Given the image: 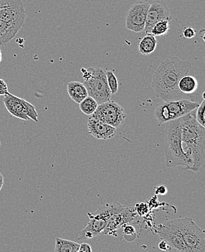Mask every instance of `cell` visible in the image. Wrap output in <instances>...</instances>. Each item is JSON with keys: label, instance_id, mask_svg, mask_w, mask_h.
Returning a JSON list of instances; mask_svg holds the SVG:
<instances>
[{"label": "cell", "instance_id": "6da1fadb", "mask_svg": "<svg viewBox=\"0 0 205 252\" xmlns=\"http://www.w3.org/2000/svg\"><path fill=\"white\" fill-rule=\"evenodd\" d=\"M191 68V62L180 60L176 56L162 61L153 74L151 83L156 96L165 102L188 99L200 104V94L185 95L178 89L180 79L188 74Z\"/></svg>", "mask_w": 205, "mask_h": 252}, {"label": "cell", "instance_id": "7a4b0ae2", "mask_svg": "<svg viewBox=\"0 0 205 252\" xmlns=\"http://www.w3.org/2000/svg\"><path fill=\"white\" fill-rule=\"evenodd\" d=\"M165 153L166 166H186L181 136V118L165 124Z\"/></svg>", "mask_w": 205, "mask_h": 252}, {"label": "cell", "instance_id": "3957f363", "mask_svg": "<svg viewBox=\"0 0 205 252\" xmlns=\"http://www.w3.org/2000/svg\"><path fill=\"white\" fill-rule=\"evenodd\" d=\"M83 85L88 91V96L92 97L98 104L110 101L112 94L108 86L104 69L96 67L82 68Z\"/></svg>", "mask_w": 205, "mask_h": 252}, {"label": "cell", "instance_id": "277c9868", "mask_svg": "<svg viewBox=\"0 0 205 252\" xmlns=\"http://www.w3.org/2000/svg\"><path fill=\"white\" fill-rule=\"evenodd\" d=\"M191 252H205V233L191 218L173 220Z\"/></svg>", "mask_w": 205, "mask_h": 252}, {"label": "cell", "instance_id": "5b68a950", "mask_svg": "<svg viewBox=\"0 0 205 252\" xmlns=\"http://www.w3.org/2000/svg\"><path fill=\"white\" fill-rule=\"evenodd\" d=\"M195 111L181 118V136L183 146L205 152V129L195 118Z\"/></svg>", "mask_w": 205, "mask_h": 252}, {"label": "cell", "instance_id": "8992f818", "mask_svg": "<svg viewBox=\"0 0 205 252\" xmlns=\"http://www.w3.org/2000/svg\"><path fill=\"white\" fill-rule=\"evenodd\" d=\"M112 213V204L103 205L98 207L95 213H88L89 218V222L80 232L77 239L79 241H85L103 234Z\"/></svg>", "mask_w": 205, "mask_h": 252}, {"label": "cell", "instance_id": "52a82bcc", "mask_svg": "<svg viewBox=\"0 0 205 252\" xmlns=\"http://www.w3.org/2000/svg\"><path fill=\"white\" fill-rule=\"evenodd\" d=\"M27 18L22 0H0V20L18 30L24 26Z\"/></svg>", "mask_w": 205, "mask_h": 252}, {"label": "cell", "instance_id": "ba28073f", "mask_svg": "<svg viewBox=\"0 0 205 252\" xmlns=\"http://www.w3.org/2000/svg\"><path fill=\"white\" fill-rule=\"evenodd\" d=\"M3 102L12 116L22 121H31L38 123V113L33 104L24 98L8 94L4 95Z\"/></svg>", "mask_w": 205, "mask_h": 252}, {"label": "cell", "instance_id": "9c48e42d", "mask_svg": "<svg viewBox=\"0 0 205 252\" xmlns=\"http://www.w3.org/2000/svg\"><path fill=\"white\" fill-rule=\"evenodd\" d=\"M137 215L134 208L112 203V215L103 234L117 237L118 230L132 222Z\"/></svg>", "mask_w": 205, "mask_h": 252}, {"label": "cell", "instance_id": "30bf717a", "mask_svg": "<svg viewBox=\"0 0 205 252\" xmlns=\"http://www.w3.org/2000/svg\"><path fill=\"white\" fill-rule=\"evenodd\" d=\"M89 117L118 128L125 121L126 113L121 105L110 100L98 104L95 112Z\"/></svg>", "mask_w": 205, "mask_h": 252}, {"label": "cell", "instance_id": "8fae6325", "mask_svg": "<svg viewBox=\"0 0 205 252\" xmlns=\"http://www.w3.org/2000/svg\"><path fill=\"white\" fill-rule=\"evenodd\" d=\"M156 231L161 239L168 242L169 245L168 252H191L173 220L159 224L156 227Z\"/></svg>", "mask_w": 205, "mask_h": 252}, {"label": "cell", "instance_id": "7c38bea8", "mask_svg": "<svg viewBox=\"0 0 205 252\" xmlns=\"http://www.w3.org/2000/svg\"><path fill=\"white\" fill-rule=\"evenodd\" d=\"M149 6V3L144 1H136L132 4L126 17V28L135 33H141L144 31Z\"/></svg>", "mask_w": 205, "mask_h": 252}, {"label": "cell", "instance_id": "4fadbf2b", "mask_svg": "<svg viewBox=\"0 0 205 252\" xmlns=\"http://www.w3.org/2000/svg\"><path fill=\"white\" fill-rule=\"evenodd\" d=\"M171 20V10L168 4L162 0H155L148 7L144 31L146 34H150L155 24L161 21Z\"/></svg>", "mask_w": 205, "mask_h": 252}, {"label": "cell", "instance_id": "5bb4252c", "mask_svg": "<svg viewBox=\"0 0 205 252\" xmlns=\"http://www.w3.org/2000/svg\"><path fill=\"white\" fill-rule=\"evenodd\" d=\"M165 104L168 109L170 121H172L179 119L196 110L200 104L188 99H181L165 102Z\"/></svg>", "mask_w": 205, "mask_h": 252}, {"label": "cell", "instance_id": "9a60e30c", "mask_svg": "<svg viewBox=\"0 0 205 252\" xmlns=\"http://www.w3.org/2000/svg\"><path fill=\"white\" fill-rule=\"evenodd\" d=\"M88 133L101 140H109L115 137L117 128L103 121L89 117L88 122Z\"/></svg>", "mask_w": 205, "mask_h": 252}, {"label": "cell", "instance_id": "2e32d148", "mask_svg": "<svg viewBox=\"0 0 205 252\" xmlns=\"http://www.w3.org/2000/svg\"><path fill=\"white\" fill-rule=\"evenodd\" d=\"M183 149L186 162V170L197 172L201 169L205 161V152L187 146L183 145Z\"/></svg>", "mask_w": 205, "mask_h": 252}, {"label": "cell", "instance_id": "e0dca14e", "mask_svg": "<svg viewBox=\"0 0 205 252\" xmlns=\"http://www.w3.org/2000/svg\"><path fill=\"white\" fill-rule=\"evenodd\" d=\"M68 95L73 101L80 104L85 98L88 96V91L83 83L77 81L70 82L68 83Z\"/></svg>", "mask_w": 205, "mask_h": 252}, {"label": "cell", "instance_id": "ac0fdd59", "mask_svg": "<svg viewBox=\"0 0 205 252\" xmlns=\"http://www.w3.org/2000/svg\"><path fill=\"white\" fill-rule=\"evenodd\" d=\"M198 81L194 76L186 75L181 77L178 83V89L185 95H191L195 94L198 89Z\"/></svg>", "mask_w": 205, "mask_h": 252}, {"label": "cell", "instance_id": "d6986e66", "mask_svg": "<svg viewBox=\"0 0 205 252\" xmlns=\"http://www.w3.org/2000/svg\"><path fill=\"white\" fill-rule=\"evenodd\" d=\"M157 42L156 36H153L151 34H146L140 41L139 45H138L139 52L144 56H148V55L152 54L156 50Z\"/></svg>", "mask_w": 205, "mask_h": 252}, {"label": "cell", "instance_id": "ffe728a7", "mask_svg": "<svg viewBox=\"0 0 205 252\" xmlns=\"http://www.w3.org/2000/svg\"><path fill=\"white\" fill-rule=\"evenodd\" d=\"M19 32L7 23L0 20V47L8 43Z\"/></svg>", "mask_w": 205, "mask_h": 252}, {"label": "cell", "instance_id": "44dd1931", "mask_svg": "<svg viewBox=\"0 0 205 252\" xmlns=\"http://www.w3.org/2000/svg\"><path fill=\"white\" fill-rule=\"evenodd\" d=\"M80 244L69 240L56 238L54 252H74L78 251Z\"/></svg>", "mask_w": 205, "mask_h": 252}, {"label": "cell", "instance_id": "7402d4cb", "mask_svg": "<svg viewBox=\"0 0 205 252\" xmlns=\"http://www.w3.org/2000/svg\"><path fill=\"white\" fill-rule=\"evenodd\" d=\"M98 104L93 98L88 96L80 104V109L85 115L90 116L98 108Z\"/></svg>", "mask_w": 205, "mask_h": 252}, {"label": "cell", "instance_id": "603a6c76", "mask_svg": "<svg viewBox=\"0 0 205 252\" xmlns=\"http://www.w3.org/2000/svg\"><path fill=\"white\" fill-rule=\"evenodd\" d=\"M170 21H161L155 24L150 34L154 36H165L170 30Z\"/></svg>", "mask_w": 205, "mask_h": 252}, {"label": "cell", "instance_id": "cb8c5ba5", "mask_svg": "<svg viewBox=\"0 0 205 252\" xmlns=\"http://www.w3.org/2000/svg\"><path fill=\"white\" fill-rule=\"evenodd\" d=\"M106 79H107L108 86L110 89L112 95L116 94L118 92L119 89V85H118V80L115 76V73L112 71H106Z\"/></svg>", "mask_w": 205, "mask_h": 252}, {"label": "cell", "instance_id": "d4e9b609", "mask_svg": "<svg viewBox=\"0 0 205 252\" xmlns=\"http://www.w3.org/2000/svg\"><path fill=\"white\" fill-rule=\"evenodd\" d=\"M123 238L128 242H133L137 238V233L134 226L130 224L124 226L122 233Z\"/></svg>", "mask_w": 205, "mask_h": 252}, {"label": "cell", "instance_id": "484cf974", "mask_svg": "<svg viewBox=\"0 0 205 252\" xmlns=\"http://www.w3.org/2000/svg\"><path fill=\"white\" fill-rule=\"evenodd\" d=\"M205 99H203L200 103V106L197 107V112L195 113V118L197 122L200 125L204 126L205 127Z\"/></svg>", "mask_w": 205, "mask_h": 252}, {"label": "cell", "instance_id": "4316f807", "mask_svg": "<svg viewBox=\"0 0 205 252\" xmlns=\"http://www.w3.org/2000/svg\"><path fill=\"white\" fill-rule=\"evenodd\" d=\"M134 209L136 210L137 215L141 217H144L148 215L150 209L149 207H148V203H137Z\"/></svg>", "mask_w": 205, "mask_h": 252}, {"label": "cell", "instance_id": "83f0119b", "mask_svg": "<svg viewBox=\"0 0 205 252\" xmlns=\"http://www.w3.org/2000/svg\"><path fill=\"white\" fill-rule=\"evenodd\" d=\"M196 34L197 32L192 27H186L183 32V35L186 39H192L196 36Z\"/></svg>", "mask_w": 205, "mask_h": 252}, {"label": "cell", "instance_id": "f1b7e54d", "mask_svg": "<svg viewBox=\"0 0 205 252\" xmlns=\"http://www.w3.org/2000/svg\"><path fill=\"white\" fill-rule=\"evenodd\" d=\"M168 193V189L164 185H160L155 188V195H165Z\"/></svg>", "mask_w": 205, "mask_h": 252}, {"label": "cell", "instance_id": "f546056e", "mask_svg": "<svg viewBox=\"0 0 205 252\" xmlns=\"http://www.w3.org/2000/svg\"><path fill=\"white\" fill-rule=\"evenodd\" d=\"M8 88L4 80L0 78V95H4L8 94Z\"/></svg>", "mask_w": 205, "mask_h": 252}, {"label": "cell", "instance_id": "4dcf8cb0", "mask_svg": "<svg viewBox=\"0 0 205 252\" xmlns=\"http://www.w3.org/2000/svg\"><path fill=\"white\" fill-rule=\"evenodd\" d=\"M78 252H92V248H91L90 245H89V244H87V243H83V244H80Z\"/></svg>", "mask_w": 205, "mask_h": 252}, {"label": "cell", "instance_id": "1f68e13d", "mask_svg": "<svg viewBox=\"0 0 205 252\" xmlns=\"http://www.w3.org/2000/svg\"><path fill=\"white\" fill-rule=\"evenodd\" d=\"M159 248L162 251L168 252V250H169V245H168V242L165 241V240H162L160 243H159Z\"/></svg>", "mask_w": 205, "mask_h": 252}, {"label": "cell", "instance_id": "d6a6232c", "mask_svg": "<svg viewBox=\"0 0 205 252\" xmlns=\"http://www.w3.org/2000/svg\"><path fill=\"white\" fill-rule=\"evenodd\" d=\"M3 185H4V177H3L2 174L0 173V191L2 188Z\"/></svg>", "mask_w": 205, "mask_h": 252}, {"label": "cell", "instance_id": "836d02e7", "mask_svg": "<svg viewBox=\"0 0 205 252\" xmlns=\"http://www.w3.org/2000/svg\"><path fill=\"white\" fill-rule=\"evenodd\" d=\"M1 51H0V63H1Z\"/></svg>", "mask_w": 205, "mask_h": 252}, {"label": "cell", "instance_id": "e575fe53", "mask_svg": "<svg viewBox=\"0 0 205 252\" xmlns=\"http://www.w3.org/2000/svg\"><path fill=\"white\" fill-rule=\"evenodd\" d=\"M0 147H1V142H0Z\"/></svg>", "mask_w": 205, "mask_h": 252}, {"label": "cell", "instance_id": "d590c367", "mask_svg": "<svg viewBox=\"0 0 205 252\" xmlns=\"http://www.w3.org/2000/svg\"><path fill=\"white\" fill-rule=\"evenodd\" d=\"M79 252L78 251H77V252Z\"/></svg>", "mask_w": 205, "mask_h": 252}]
</instances>
